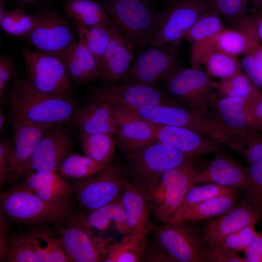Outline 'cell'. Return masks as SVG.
Here are the masks:
<instances>
[{"instance_id":"20","label":"cell","mask_w":262,"mask_h":262,"mask_svg":"<svg viewBox=\"0 0 262 262\" xmlns=\"http://www.w3.org/2000/svg\"><path fill=\"white\" fill-rule=\"evenodd\" d=\"M155 125L157 141L192 157L217 151L221 146L187 128Z\"/></svg>"},{"instance_id":"56","label":"cell","mask_w":262,"mask_h":262,"mask_svg":"<svg viewBox=\"0 0 262 262\" xmlns=\"http://www.w3.org/2000/svg\"><path fill=\"white\" fill-rule=\"evenodd\" d=\"M256 25V30L259 38L262 40V17L259 20Z\"/></svg>"},{"instance_id":"42","label":"cell","mask_w":262,"mask_h":262,"mask_svg":"<svg viewBox=\"0 0 262 262\" xmlns=\"http://www.w3.org/2000/svg\"><path fill=\"white\" fill-rule=\"evenodd\" d=\"M245 201L262 216V161L249 164L246 169L245 182L241 189Z\"/></svg>"},{"instance_id":"52","label":"cell","mask_w":262,"mask_h":262,"mask_svg":"<svg viewBox=\"0 0 262 262\" xmlns=\"http://www.w3.org/2000/svg\"><path fill=\"white\" fill-rule=\"evenodd\" d=\"M244 252L245 262H262V236L257 233Z\"/></svg>"},{"instance_id":"54","label":"cell","mask_w":262,"mask_h":262,"mask_svg":"<svg viewBox=\"0 0 262 262\" xmlns=\"http://www.w3.org/2000/svg\"><path fill=\"white\" fill-rule=\"evenodd\" d=\"M252 55L258 62L262 64V47H258Z\"/></svg>"},{"instance_id":"28","label":"cell","mask_w":262,"mask_h":262,"mask_svg":"<svg viewBox=\"0 0 262 262\" xmlns=\"http://www.w3.org/2000/svg\"><path fill=\"white\" fill-rule=\"evenodd\" d=\"M64 55L73 82L85 83L100 77V66L80 36Z\"/></svg>"},{"instance_id":"11","label":"cell","mask_w":262,"mask_h":262,"mask_svg":"<svg viewBox=\"0 0 262 262\" xmlns=\"http://www.w3.org/2000/svg\"><path fill=\"white\" fill-rule=\"evenodd\" d=\"M128 183L119 166L111 162L96 175L77 180L74 190L80 206L90 213L119 198Z\"/></svg>"},{"instance_id":"5","label":"cell","mask_w":262,"mask_h":262,"mask_svg":"<svg viewBox=\"0 0 262 262\" xmlns=\"http://www.w3.org/2000/svg\"><path fill=\"white\" fill-rule=\"evenodd\" d=\"M190 158L165 172L151 192L152 213L162 223L171 221L180 210L199 166Z\"/></svg>"},{"instance_id":"37","label":"cell","mask_w":262,"mask_h":262,"mask_svg":"<svg viewBox=\"0 0 262 262\" xmlns=\"http://www.w3.org/2000/svg\"><path fill=\"white\" fill-rule=\"evenodd\" d=\"M80 145L86 156L106 165L114 156L115 141L109 133H80Z\"/></svg>"},{"instance_id":"8","label":"cell","mask_w":262,"mask_h":262,"mask_svg":"<svg viewBox=\"0 0 262 262\" xmlns=\"http://www.w3.org/2000/svg\"><path fill=\"white\" fill-rule=\"evenodd\" d=\"M127 155L134 182L146 190L149 197L165 172L195 158L157 141Z\"/></svg>"},{"instance_id":"6","label":"cell","mask_w":262,"mask_h":262,"mask_svg":"<svg viewBox=\"0 0 262 262\" xmlns=\"http://www.w3.org/2000/svg\"><path fill=\"white\" fill-rule=\"evenodd\" d=\"M22 55L26 66V79L33 87L47 94L70 96L72 80L64 54L32 51L24 46L22 48Z\"/></svg>"},{"instance_id":"14","label":"cell","mask_w":262,"mask_h":262,"mask_svg":"<svg viewBox=\"0 0 262 262\" xmlns=\"http://www.w3.org/2000/svg\"><path fill=\"white\" fill-rule=\"evenodd\" d=\"M10 119L13 136L11 141L12 155L7 181L12 182L27 172L33 151L52 127L35 124L11 107Z\"/></svg>"},{"instance_id":"12","label":"cell","mask_w":262,"mask_h":262,"mask_svg":"<svg viewBox=\"0 0 262 262\" xmlns=\"http://www.w3.org/2000/svg\"><path fill=\"white\" fill-rule=\"evenodd\" d=\"M92 97L114 110L126 113L147 106L178 103L155 84L136 83L99 87Z\"/></svg>"},{"instance_id":"60","label":"cell","mask_w":262,"mask_h":262,"mask_svg":"<svg viewBox=\"0 0 262 262\" xmlns=\"http://www.w3.org/2000/svg\"><path fill=\"white\" fill-rule=\"evenodd\" d=\"M262 236V232H260V233H259Z\"/></svg>"},{"instance_id":"23","label":"cell","mask_w":262,"mask_h":262,"mask_svg":"<svg viewBox=\"0 0 262 262\" xmlns=\"http://www.w3.org/2000/svg\"><path fill=\"white\" fill-rule=\"evenodd\" d=\"M254 20L250 16L231 28L224 27L209 43L232 56L252 54L259 46Z\"/></svg>"},{"instance_id":"2","label":"cell","mask_w":262,"mask_h":262,"mask_svg":"<svg viewBox=\"0 0 262 262\" xmlns=\"http://www.w3.org/2000/svg\"><path fill=\"white\" fill-rule=\"evenodd\" d=\"M10 107L38 125L52 127L66 121L75 108L70 96L43 93L35 90L26 78L15 75L9 95Z\"/></svg>"},{"instance_id":"46","label":"cell","mask_w":262,"mask_h":262,"mask_svg":"<svg viewBox=\"0 0 262 262\" xmlns=\"http://www.w3.org/2000/svg\"><path fill=\"white\" fill-rule=\"evenodd\" d=\"M207 244L205 247L206 262H245V257L218 242L210 241Z\"/></svg>"},{"instance_id":"58","label":"cell","mask_w":262,"mask_h":262,"mask_svg":"<svg viewBox=\"0 0 262 262\" xmlns=\"http://www.w3.org/2000/svg\"><path fill=\"white\" fill-rule=\"evenodd\" d=\"M38 0H16L18 2L22 4H30L33 3Z\"/></svg>"},{"instance_id":"38","label":"cell","mask_w":262,"mask_h":262,"mask_svg":"<svg viewBox=\"0 0 262 262\" xmlns=\"http://www.w3.org/2000/svg\"><path fill=\"white\" fill-rule=\"evenodd\" d=\"M105 166L85 155L72 153L64 159L56 172L63 178L81 180L96 175Z\"/></svg>"},{"instance_id":"53","label":"cell","mask_w":262,"mask_h":262,"mask_svg":"<svg viewBox=\"0 0 262 262\" xmlns=\"http://www.w3.org/2000/svg\"><path fill=\"white\" fill-rule=\"evenodd\" d=\"M10 231L8 227L6 218L0 214V258L5 261L7 255L10 245Z\"/></svg>"},{"instance_id":"41","label":"cell","mask_w":262,"mask_h":262,"mask_svg":"<svg viewBox=\"0 0 262 262\" xmlns=\"http://www.w3.org/2000/svg\"><path fill=\"white\" fill-rule=\"evenodd\" d=\"M212 6L231 27L247 17L251 5L254 10L262 7V0H211Z\"/></svg>"},{"instance_id":"18","label":"cell","mask_w":262,"mask_h":262,"mask_svg":"<svg viewBox=\"0 0 262 262\" xmlns=\"http://www.w3.org/2000/svg\"><path fill=\"white\" fill-rule=\"evenodd\" d=\"M72 142L68 135L60 128H51L43 137L33 151L27 172L40 173L56 172L68 154Z\"/></svg>"},{"instance_id":"19","label":"cell","mask_w":262,"mask_h":262,"mask_svg":"<svg viewBox=\"0 0 262 262\" xmlns=\"http://www.w3.org/2000/svg\"><path fill=\"white\" fill-rule=\"evenodd\" d=\"M111 38L100 64V78L108 83L121 81L129 70L135 54L116 24L110 25Z\"/></svg>"},{"instance_id":"22","label":"cell","mask_w":262,"mask_h":262,"mask_svg":"<svg viewBox=\"0 0 262 262\" xmlns=\"http://www.w3.org/2000/svg\"><path fill=\"white\" fill-rule=\"evenodd\" d=\"M45 225L38 224L27 231L10 235V244H21L34 252L39 262H63L67 256L60 239Z\"/></svg>"},{"instance_id":"9","label":"cell","mask_w":262,"mask_h":262,"mask_svg":"<svg viewBox=\"0 0 262 262\" xmlns=\"http://www.w3.org/2000/svg\"><path fill=\"white\" fill-rule=\"evenodd\" d=\"M134 114L159 125L187 128L222 145H227L229 136L206 115L178 104L156 105L137 109Z\"/></svg>"},{"instance_id":"25","label":"cell","mask_w":262,"mask_h":262,"mask_svg":"<svg viewBox=\"0 0 262 262\" xmlns=\"http://www.w3.org/2000/svg\"><path fill=\"white\" fill-rule=\"evenodd\" d=\"M246 176V169L228 157L217 154L204 167L199 166L193 184L214 183L234 189H241Z\"/></svg>"},{"instance_id":"29","label":"cell","mask_w":262,"mask_h":262,"mask_svg":"<svg viewBox=\"0 0 262 262\" xmlns=\"http://www.w3.org/2000/svg\"><path fill=\"white\" fill-rule=\"evenodd\" d=\"M224 27L221 16L212 6L205 11L195 22L184 38L187 40L190 48L191 67H200L198 60L201 50L206 43Z\"/></svg>"},{"instance_id":"15","label":"cell","mask_w":262,"mask_h":262,"mask_svg":"<svg viewBox=\"0 0 262 262\" xmlns=\"http://www.w3.org/2000/svg\"><path fill=\"white\" fill-rule=\"evenodd\" d=\"M36 23L25 38L37 50L64 55L77 40L67 20L59 14L46 10L37 14Z\"/></svg>"},{"instance_id":"43","label":"cell","mask_w":262,"mask_h":262,"mask_svg":"<svg viewBox=\"0 0 262 262\" xmlns=\"http://www.w3.org/2000/svg\"><path fill=\"white\" fill-rule=\"evenodd\" d=\"M227 146L239 151L249 164L262 161V134L251 131L232 138Z\"/></svg>"},{"instance_id":"40","label":"cell","mask_w":262,"mask_h":262,"mask_svg":"<svg viewBox=\"0 0 262 262\" xmlns=\"http://www.w3.org/2000/svg\"><path fill=\"white\" fill-rule=\"evenodd\" d=\"M37 18V14H29L22 8L6 10L0 19V28L7 35L25 38L34 28Z\"/></svg>"},{"instance_id":"45","label":"cell","mask_w":262,"mask_h":262,"mask_svg":"<svg viewBox=\"0 0 262 262\" xmlns=\"http://www.w3.org/2000/svg\"><path fill=\"white\" fill-rule=\"evenodd\" d=\"M257 234L254 230V226H249L228 235L216 242L235 252H244Z\"/></svg>"},{"instance_id":"17","label":"cell","mask_w":262,"mask_h":262,"mask_svg":"<svg viewBox=\"0 0 262 262\" xmlns=\"http://www.w3.org/2000/svg\"><path fill=\"white\" fill-rule=\"evenodd\" d=\"M111 110L116 124L115 141L127 155L156 141L155 124L134 114Z\"/></svg>"},{"instance_id":"39","label":"cell","mask_w":262,"mask_h":262,"mask_svg":"<svg viewBox=\"0 0 262 262\" xmlns=\"http://www.w3.org/2000/svg\"><path fill=\"white\" fill-rule=\"evenodd\" d=\"M72 23L78 35L83 39L100 67L102 57L111 38V25L87 27L74 20H72Z\"/></svg>"},{"instance_id":"31","label":"cell","mask_w":262,"mask_h":262,"mask_svg":"<svg viewBox=\"0 0 262 262\" xmlns=\"http://www.w3.org/2000/svg\"><path fill=\"white\" fill-rule=\"evenodd\" d=\"M149 230L135 234L124 235L119 242L108 243L102 262H145L147 246V237Z\"/></svg>"},{"instance_id":"10","label":"cell","mask_w":262,"mask_h":262,"mask_svg":"<svg viewBox=\"0 0 262 262\" xmlns=\"http://www.w3.org/2000/svg\"><path fill=\"white\" fill-rule=\"evenodd\" d=\"M153 245L171 262H206L203 240L198 229L184 221L168 222L153 231Z\"/></svg>"},{"instance_id":"24","label":"cell","mask_w":262,"mask_h":262,"mask_svg":"<svg viewBox=\"0 0 262 262\" xmlns=\"http://www.w3.org/2000/svg\"><path fill=\"white\" fill-rule=\"evenodd\" d=\"M209 110L212 111V115L207 116L215 122L231 140L252 131L246 102L243 99L237 98H217Z\"/></svg>"},{"instance_id":"7","label":"cell","mask_w":262,"mask_h":262,"mask_svg":"<svg viewBox=\"0 0 262 262\" xmlns=\"http://www.w3.org/2000/svg\"><path fill=\"white\" fill-rule=\"evenodd\" d=\"M211 7V0H181L156 12L149 46L180 47L191 27Z\"/></svg>"},{"instance_id":"30","label":"cell","mask_w":262,"mask_h":262,"mask_svg":"<svg viewBox=\"0 0 262 262\" xmlns=\"http://www.w3.org/2000/svg\"><path fill=\"white\" fill-rule=\"evenodd\" d=\"M23 183L40 198L51 203L69 200L73 192V189L64 178L56 172H31Z\"/></svg>"},{"instance_id":"27","label":"cell","mask_w":262,"mask_h":262,"mask_svg":"<svg viewBox=\"0 0 262 262\" xmlns=\"http://www.w3.org/2000/svg\"><path fill=\"white\" fill-rule=\"evenodd\" d=\"M120 199L130 234L150 230L152 206L146 190L135 182H129Z\"/></svg>"},{"instance_id":"49","label":"cell","mask_w":262,"mask_h":262,"mask_svg":"<svg viewBox=\"0 0 262 262\" xmlns=\"http://www.w3.org/2000/svg\"><path fill=\"white\" fill-rule=\"evenodd\" d=\"M12 155L11 141L1 139L0 141V186L8 180Z\"/></svg>"},{"instance_id":"55","label":"cell","mask_w":262,"mask_h":262,"mask_svg":"<svg viewBox=\"0 0 262 262\" xmlns=\"http://www.w3.org/2000/svg\"><path fill=\"white\" fill-rule=\"evenodd\" d=\"M6 119L2 111L1 107L0 109V131H2L5 128Z\"/></svg>"},{"instance_id":"34","label":"cell","mask_w":262,"mask_h":262,"mask_svg":"<svg viewBox=\"0 0 262 262\" xmlns=\"http://www.w3.org/2000/svg\"><path fill=\"white\" fill-rule=\"evenodd\" d=\"M67 15L85 26H110L112 20L102 3L94 0H65Z\"/></svg>"},{"instance_id":"32","label":"cell","mask_w":262,"mask_h":262,"mask_svg":"<svg viewBox=\"0 0 262 262\" xmlns=\"http://www.w3.org/2000/svg\"><path fill=\"white\" fill-rule=\"evenodd\" d=\"M236 193L213 198L180 211L169 222H194L219 216L237 204Z\"/></svg>"},{"instance_id":"59","label":"cell","mask_w":262,"mask_h":262,"mask_svg":"<svg viewBox=\"0 0 262 262\" xmlns=\"http://www.w3.org/2000/svg\"><path fill=\"white\" fill-rule=\"evenodd\" d=\"M170 2V4L174 3L181 0H167Z\"/></svg>"},{"instance_id":"50","label":"cell","mask_w":262,"mask_h":262,"mask_svg":"<svg viewBox=\"0 0 262 262\" xmlns=\"http://www.w3.org/2000/svg\"><path fill=\"white\" fill-rule=\"evenodd\" d=\"M15 66L12 59L7 56L0 58V103L4 101V94L9 82L14 76Z\"/></svg>"},{"instance_id":"16","label":"cell","mask_w":262,"mask_h":262,"mask_svg":"<svg viewBox=\"0 0 262 262\" xmlns=\"http://www.w3.org/2000/svg\"><path fill=\"white\" fill-rule=\"evenodd\" d=\"M83 218L70 216L59 229V237L69 262H102L108 243L93 236L85 227Z\"/></svg>"},{"instance_id":"35","label":"cell","mask_w":262,"mask_h":262,"mask_svg":"<svg viewBox=\"0 0 262 262\" xmlns=\"http://www.w3.org/2000/svg\"><path fill=\"white\" fill-rule=\"evenodd\" d=\"M120 197L90 212L83 218V224L87 230L90 232L93 229L104 230L113 221L116 229L123 235L130 234Z\"/></svg>"},{"instance_id":"3","label":"cell","mask_w":262,"mask_h":262,"mask_svg":"<svg viewBox=\"0 0 262 262\" xmlns=\"http://www.w3.org/2000/svg\"><path fill=\"white\" fill-rule=\"evenodd\" d=\"M112 20L135 53L145 50L151 40L156 11L147 0H105L103 3Z\"/></svg>"},{"instance_id":"4","label":"cell","mask_w":262,"mask_h":262,"mask_svg":"<svg viewBox=\"0 0 262 262\" xmlns=\"http://www.w3.org/2000/svg\"><path fill=\"white\" fill-rule=\"evenodd\" d=\"M162 81L174 100L205 115L217 98V82L200 67H179Z\"/></svg>"},{"instance_id":"21","label":"cell","mask_w":262,"mask_h":262,"mask_svg":"<svg viewBox=\"0 0 262 262\" xmlns=\"http://www.w3.org/2000/svg\"><path fill=\"white\" fill-rule=\"evenodd\" d=\"M261 216L245 201L217 217L208 219L202 229L204 242H218L249 226H255Z\"/></svg>"},{"instance_id":"36","label":"cell","mask_w":262,"mask_h":262,"mask_svg":"<svg viewBox=\"0 0 262 262\" xmlns=\"http://www.w3.org/2000/svg\"><path fill=\"white\" fill-rule=\"evenodd\" d=\"M257 87L246 73L241 71L229 77L220 79L216 84L215 94L219 98H241L247 105L260 95Z\"/></svg>"},{"instance_id":"44","label":"cell","mask_w":262,"mask_h":262,"mask_svg":"<svg viewBox=\"0 0 262 262\" xmlns=\"http://www.w3.org/2000/svg\"><path fill=\"white\" fill-rule=\"evenodd\" d=\"M234 193H236L235 189L214 183L195 185L187 191L179 211L186 207L213 198Z\"/></svg>"},{"instance_id":"33","label":"cell","mask_w":262,"mask_h":262,"mask_svg":"<svg viewBox=\"0 0 262 262\" xmlns=\"http://www.w3.org/2000/svg\"><path fill=\"white\" fill-rule=\"evenodd\" d=\"M198 62L200 66H204L209 75L220 79L229 77L243 70L237 57L219 50L209 42L201 50Z\"/></svg>"},{"instance_id":"57","label":"cell","mask_w":262,"mask_h":262,"mask_svg":"<svg viewBox=\"0 0 262 262\" xmlns=\"http://www.w3.org/2000/svg\"><path fill=\"white\" fill-rule=\"evenodd\" d=\"M5 11V0H0V19L2 18Z\"/></svg>"},{"instance_id":"47","label":"cell","mask_w":262,"mask_h":262,"mask_svg":"<svg viewBox=\"0 0 262 262\" xmlns=\"http://www.w3.org/2000/svg\"><path fill=\"white\" fill-rule=\"evenodd\" d=\"M240 62L243 70L253 83L262 89V64L251 54L245 55Z\"/></svg>"},{"instance_id":"26","label":"cell","mask_w":262,"mask_h":262,"mask_svg":"<svg viewBox=\"0 0 262 262\" xmlns=\"http://www.w3.org/2000/svg\"><path fill=\"white\" fill-rule=\"evenodd\" d=\"M69 119L80 133H109L114 135L116 124L111 108L95 99L75 108Z\"/></svg>"},{"instance_id":"48","label":"cell","mask_w":262,"mask_h":262,"mask_svg":"<svg viewBox=\"0 0 262 262\" xmlns=\"http://www.w3.org/2000/svg\"><path fill=\"white\" fill-rule=\"evenodd\" d=\"M7 262H39L29 247L21 244H10L5 259Z\"/></svg>"},{"instance_id":"1","label":"cell","mask_w":262,"mask_h":262,"mask_svg":"<svg viewBox=\"0 0 262 262\" xmlns=\"http://www.w3.org/2000/svg\"><path fill=\"white\" fill-rule=\"evenodd\" d=\"M72 207L71 200L59 203L46 201L24 183L14 185L0 194V214L19 224L61 223L71 216Z\"/></svg>"},{"instance_id":"13","label":"cell","mask_w":262,"mask_h":262,"mask_svg":"<svg viewBox=\"0 0 262 262\" xmlns=\"http://www.w3.org/2000/svg\"><path fill=\"white\" fill-rule=\"evenodd\" d=\"M179 46L163 44L150 46L139 54L134 63L121 80L122 83L154 85L179 67Z\"/></svg>"},{"instance_id":"51","label":"cell","mask_w":262,"mask_h":262,"mask_svg":"<svg viewBox=\"0 0 262 262\" xmlns=\"http://www.w3.org/2000/svg\"><path fill=\"white\" fill-rule=\"evenodd\" d=\"M252 131L262 132V95H259L246 105Z\"/></svg>"}]
</instances>
